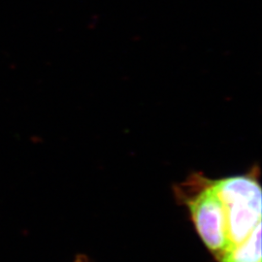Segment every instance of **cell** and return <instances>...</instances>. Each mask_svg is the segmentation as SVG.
I'll use <instances>...</instances> for the list:
<instances>
[{"label":"cell","instance_id":"1","mask_svg":"<svg viewBox=\"0 0 262 262\" xmlns=\"http://www.w3.org/2000/svg\"><path fill=\"white\" fill-rule=\"evenodd\" d=\"M258 172L213 180L225 210L227 248L243 242L261 225V187ZM225 249V250H226Z\"/></svg>","mask_w":262,"mask_h":262},{"label":"cell","instance_id":"2","mask_svg":"<svg viewBox=\"0 0 262 262\" xmlns=\"http://www.w3.org/2000/svg\"><path fill=\"white\" fill-rule=\"evenodd\" d=\"M177 191L183 197L203 243L215 255L224 252L227 247L225 210L213 180L194 174Z\"/></svg>","mask_w":262,"mask_h":262},{"label":"cell","instance_id":"3","mask_svg":"<svg viewBox=\"0 0 262 262\" xmlns=\"http://www.w3.org/2000/svg\"><path fill=\"white\" fill-rule=\"evenodd\" d=\"M215 257L217 262H261V225L243 242L227 248Z\"/></svg>","mask_w":262,"mask_h":262},{"label":"cell","instance_id":"4","mask_svg":"<svg viewBox=\"0 0 262 262\" xmlns=\"http://www.w3.org/2000/svg\"><path fill=\"white\" fill-rule=\"evenodd\" d=\"M74 262H88V259L84 255H79Z\"/></svg>","mask_w":262,"mask_h":262}]
</instances>
